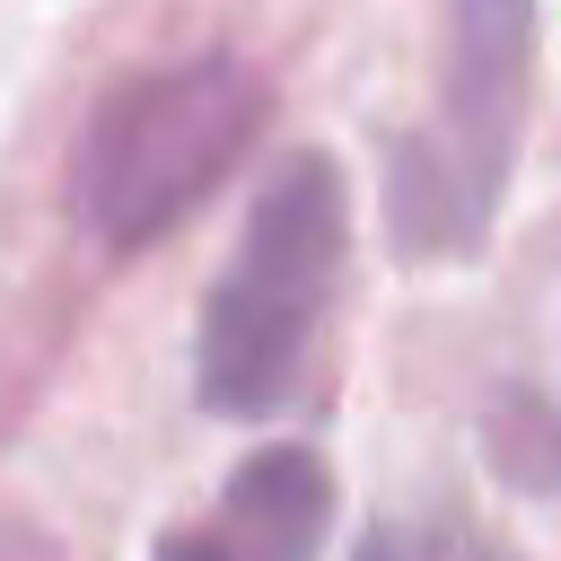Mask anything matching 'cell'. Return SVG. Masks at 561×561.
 <instances>
[{
    "mask_svg": "<svg viewBox=\"0 0 561 561\" xmlns=\"http://www.w3.org/2000/svg\"><path fill=\"white\" fill-rule=\"evenodd\" d=\"M351 254V184L333 149H280L254 184L237 245L193 316V403L219 421H263L307 377Z\"/></svg>",
    "mask_w": 561,
    "mask_h": 561,
    "instance_id": "1",
    "label": "cell"
},
{
    "mask_svg": "<svg viewBox=\"0 0 561 561\" xmlns=\"http://www.w3.org/2000/svg\"><path fill=\"white\" fill-rule=\"evenodd\" d=\"M272 79L245 53H184L123 70L70 149V210L96 254H140L175 237L263 140Z\"/></svg>",
    "mask_w": 561,
    "mask_h": 561,
    "instance_id": "2",
    "label": "cell"
},
{
    "mask_svg": "<svg viewBox=\"0 0 561 561\" xmlns=\"http://www.w3.org/2000/svg\"><path fill=\"white\" fill-rule=\"evenodd\" d=\"M535 105V0H447L438 105L386 149V254L403 272L473 263L500 228Z\"/></svg>",
    "mask_w": 561,
    "mask_h": 561,
    "instance_id": "3",
    "label": "cell"
},
{
    "mask_svg": "<svg viewBox=\"0 0 561 561\" xmlns=\"http://www.w3.org/2000/svg\"><path fill=\"white\" fill-rule=\"evenodd\" d=\"M333 508H342V482L324 447L263 438L219 473V491L193 517L149 535V561H324Z\"/></svg>",
    "mask_w": 561,
    "mask_h": 561,
    "instance_id": "4",
    "label": "cell"
},
{
    "mask_svg": "<svg viewBox=\"0 0 561 561\" xmlns=\"http://www.w3.org/2000/svg\"><path fill=\"white\" fill-rule=\"evenodd\" d=\"M351 561H508L482 526H465V517H447V508H421V517H377L359 543H351Z\"/></svg>",
    "mask_w": 561,
    "mask_h": 561,
    "instance_id": "5",
    "label": "cell"
}]
</instances>
